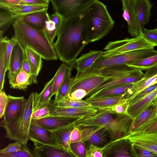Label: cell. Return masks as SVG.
Listing matches in <instances>:
<instances>
[{
	"label": "cell",
	"mask_w": 157,
	"mask_h": 157,
	"mask_svg": "<svg viewBox=\"0 0 157 157\" xmlns=\"http://www.w3.org/2000/svg\"><path fill=\"white\" fill-rule=\"evenodd\" d=\"M91 24L88 9L64 19L53 44L58 58L68 64L75 61L88 44Z\"/></svg>",
	"instance_id": "obj_1"
},
{
	"label": "cell",
	"mask_w": 157,
	"mask_h": 157,
	"mask_svg": "<svg viewBox=\"0 0 157 157\" xmlns=\"http://www.w3.org/2000/svg\"><path fill=\"white\" fill-rule=\"evenodd\" d=\"M133 120L128 114H117L110 112L106 108L98 109L94 115L77 120L75 123V127L103 126L108 132L111 142L128 138L132 134Z\"/></svg>",
	"instance_id": "obj_2"
},
{
	"label": "cell",
	"mask_w": 157,
	"mask_h": 157,
	"mask_svg": "<svg viewBox=\"0 0 157 157\" xmlns=\"http://www.w3.org/2000/svg\"><path fill=\"white\" fill-rule=\"evenodd\" d=\"M12 25L14 37L24 50L29 46L46 60L57 59L53 43L47 36L45 29L40 30L30 26L21 17L17 18Z\"/></svg>",
	"instance_id": "obj_3"
},
{
	"label": "cell",
	"mask_w": 157,
	"mask_h": 157,
	"mask_svg": "<svg viewBox=\"0 0 157 157\" xmlns=\"http://www.w3.org/2000/svg\"><path fill=\"white\" fill-rule=\"evenodd\" d=\"M36 92L30 94L21 110L9 123L1 126L6 131L5 137L27 145L29 140V131L33 111Z\"/></svg>",
	"instance_id": "obj_4"
},
{
	"label": "cell",
	"mask_w": 157,
	"mask_h": 157,
	"mask_svg": "<svg viewBox=\"0 0 157 157\" xmlns=\"http://www.w3.org/2000/svg\"><path fill=\"white\" fill-rule=\"evenodd\" d=\"M91 24L89 43L98 41L107 35L113 28L115 22L106 6L96 0L88 9Z\"/></svg>",
	"instance_id": "obj_5"
},
{
	"label": "cell",
	"mask_w": 157,
	"mask_h": 157,
	"mask_svg": "<svg viewBox=\"0 0 157 157\" xmlns=\"http://www.w3.org/2000/svg\"><path fill=\"white\" fill-rule=\"evenodd\" d=\"M156 54V51L152 49L137 50L112 56H102L91 67L101 69L114 66L130 64Z\"/></svg>",
	"instance_id": "obj_6"
},
{
	"label": "cell",
	"mask_w": 157,
	"mask_h": 157,
	"mask_svg": "<svg viewBox=\"0 0 157 157\" xmlns=\"http://www.w3.org/2000/svg\"><path fill=\"white\" fill-rule=\"evenodd\" d=\"M156 46L146 40L142 33L134 38L109 42L104 49L102 56H107L137 50L154 49Z\"/></svg>",
	"instance_id": "obj_7"
},
{
	"label": "cell",
	"mask_w": 157,
	"mask_h": 157,
	"mask_svg": "<svg viewBox=\"0 0 157 157\" xmlns=\"http://www.w3.org/2000/svg\"><path fill=\"white\" fill-rule=\"evenodd\" d=\"M100 70L90 67L84 72H77L75 77H73L70 94L78 89H84L88 93L98 86L111 79L101 75L99 73Z\"/></svg>",
	"instance_id": "obj_8"
},
{
	"label": "cell",
	"mask_w": 157,
	"mask_h": 157,
	"mask_svg": "<svg viewBox=\"0 0 157 157\" xmlns=\"http://www.w3.org/2000/svg\"><path fill=\"white\" fill-rule=\"evenodd\" d=\"M55 12L64 19L77 15L88 9L96 0H49Z\"/></svg>",
	"instance_id": "obj_9"
},
{
	"label": "cell",
	"mask_w": 157,
	"mask_h": 157,
	"mask_svg": "<svg viewBox=\"0 0 157 157\" xmlns=\"http://www.w3.org/2000/svg\"><path fill=\"white\" fill-rule=\"evenodd\" d=\"M103 147V157H138L134 145L128 138L109 142Z\"/></svg>",
	"instance_id": "obj_10"
},
{
	"label": "cell",
	"mask_w": 157,
	"mask_h": 157,
	"mask_svg": "<svg viewBox=\"0 0 157 157\" xmlns=\"http://www.w3.org/2000/svg\"><path fill=\"white\" fill-rule=\"evenodd\" d=\"M45 106L50 110L48 116H61L82 119L94 114L98 109L93 107H62L54 104L51 100Z\"/></svg>",
	"instance_id": "obj_11"
},
{
	"label": "cell",
	"mask_w": 157,
	"mask_h": 157,
	"mask_svg": "<svg viewBox=\"0 0 157 157\" xmlns=\"http://www.w3.org/2000/svg\"><path fill=\"white\" fill-rule=\"evenodd\" d=\"M157 121V102L155 100L139 115L133 118L131 135L144 132Z\"/></svg>",
	"instance_id": "obj_12"
},
{
	"label": "cell",
	"mask_w": 157,
	"mask_h": 157,
	"mask_svg": "<svg viewBox=\"0 0 157 157\" xmlns=\"http://www.w3.org/2000/svg\"><path fill=\"white\" fill-rule=\"evenodd\" d=\"M79 128L82 133L83 141L87 144H91L103 147L110 141L108 132L103 126H86Z\"/></svg>",
	"instance_id": "obj_13"
},
{
	"label": "cell",
	"mask_w": 157,
	"mask_h": 157,
	"mask_svg": "<svg viewBox=\"0 0 157 157\" xmlns=\"http://www.w3.org/2000/svg\"><path fill=\"white\" fill-rule=\"evenodd\" d=\"M136 0H121L123 17L127 23L128 33L134 37L143 33L140 30L136 15Z\"/></svg>",
	"instance_id": "obj_14"
},
{
	"label": "cell",
	"mask_w": 157,
	"mask_h": 157,
	"mask_svg": "<svg viewBox=\"0 0 157 157\" xmlns=\"http://www.w3.org/2000/svg\"><path fill=\"white\" fill-rule=\"evenodd\" d=\"M144 74L142 70L137 69L127 75L109 80L87 93L84 100L90 98L99 91L110 87L121 85L133 84L142 79Z\"/></svg>",
	"instance_id": "obj_15"
},
{
	"label": "cell",
	"mask_w": 157,
	"mask_h": 157,
	"mask_svg": "<svg viewBox=\"0 0 157 157\" xmlns=\"http://www.w3.org/2000/svg\"><path fill=\"white\" fill-rule=\"evenodd\" d=\"M29 140L33 142L60 147L53 132L40 126L33 119L29 128Z\"/></svg>",
	"instance_id": "obj_16"
},
{
	"label": "cell",
	"mask_w": 157,
	"mask_h": 157,
	"mask_svg": "<svg viewBox=\"0 0 157 157\" xmlns=\"http://www.w3.org/2000/svg\"><path fill=\"white\" fill-rule=\"evenodd\" d=\"M25 56V50L17 42L11 54L8 70V78L10 86L14 83L17 75L22 69Z\"/></svg>",
	"instance_id": "obj_17"
},
{
	"label": "cell",
	"mask_w": 157,
	"mask_h": 157,
	"mask_svg": "<svg viewBox=\"0 0 157 157\" xmlns=\"http://www.w3.org/2000/svg\"><path fill=\"white\" fill-rule=\"evenodd\" d=\"M49 5L17 4L0 3V8L8 11L16 18L37 11H47Z\"/></svg>",
	"instance_id": "obj_18"
},
{
	"label": "cell",
	"mask_w": 157,
	"mask_h": 157,
	"mask_svg": "<svg viewBox=\"0 0 157 157\" xmlns=\"http://www.w3.org/2000/svg\"><path fill=\"white\" fill-rule=\"evenodd\" d=\"M80 119L61 116H48L33 119L38 124L51 131H53L71 124Z\"/></svg>",
	"instance_id": "obj_19"
},
{
	"label": "cell",
	"mask_w": 157,
	"mask_h": 157,
	"mask_svg": "<svg viewBox=\"0 0 157 157\" xmlns=\"http://www.w3.org/2000/svg\"><path fill=\"white\" fill-rule=\"evenodd\" d=\"M128 139L134 145L157 154V132L132 134Z\"/></svg>",
	"instance_id": "obj_20"
},
{
	"label": "cell",
	"mask_w": 157,
	"mask_h": 157,
	"mask_svg": "<svg viewBox=\"0 0 157 157\" xmlns=\"http://www.w3.org/2000/svg\"><path fill=\"white\" fill-rule=\"evenodd\" d=\"M8 103L0 122V126L11 121L21 110L26 100L23 96L8 95Z\"/></svg>",
	"instance_id": "obj_21"
},
{
	"label": "cell",
	"mask_w": 157,
	"mask_h": 157,
	"mask_svg": "<svg viewBox=\"0 0 157 157\" xmlns=\"http://www.w3.org/2000/svg\"><path fill=\"white\" fill-rule=\"evenodd\" d=\"M32 152L35 157H73L69 152L62 148L33 142Z\"/></svg>",
	"instance_id": "obj_22"
},
{
	"label": "cell",
	"mask_w": 157,
	"mask_h": 157,
	"mask_svg": "<svg viewBox=\"0 0 157 157\" xmlns=\"http://www.w3.org/2000/svg\"><path fill=\"white\" fill-rule=\"evenodd\" d=\"M75 122L64 127L52 131L59 147L70 152L73 157H77L71 148L70 135L75 127Z\"/></svg>",
	"instance_id": "obj_23"
},
{
	"label": "cell",
	"mask_w": 157,
	"mask_h": 157,
	"mask_svg": "<svg viewBox=\"0 0 157 157\" xmlns=\"http://www.w3.org/2000/svg\"><path fill=\"white\" fill-rule=\"evenodd\" d=\"M103 51L91 50L82 55L75 62V67L77 72H82L90 68L96 60L102 55Z\"/></svg>",
	"instance_id": "obj_24"
},
{
	"label": "cell",
	"mask_w": 157,
	"mask_h": 157,
	"mask_svg": "<svg viewBox=\"0 0 157 157\" xmlns=\"http://www.w3.org/2000/svg\"><path fill=\"white\" fill-rule=\"evenodd\" d=\"M21 17L28 25L40 30L45 29L46 22L50 19L47 11L35 12Z\"/></svg>",
	"instance_id": "obj_25"
},
{
	"label": "cell",
	"mask_w": 157,
	"mask_h": 157,
	"mask_svg": "<svg viewBox=\"0 0 157 157\" xmlns=\"http://www.w3.org/2000/svg\"><path fill=\"white\" fill-rule=\"evenodd\" d=\"M157 98V87L152 91L136 103L128 106V114L134 118L139 115Z\"/></svg>",
	"instance_id": "obj_26"
},
{
	"label": "cell",
	"mask_w": 157,
	"mask_h": 157,
	"mask_svg": "<svg viewBox=\"0 0 157 157\" xmlns=\"http://www.w3.org/2000/svg\"><path fill=\"white\" fill-rule=\"evenodd\" d=\"M126 93L114 96H107L99 98H92L84 100L91 106L98 109L112 106L125 99Z\"/></svg>",
	"instance_id": "obj_27"
},
{
	"label": "cell",
	"mask_w": 157,
	"mask_h": 157,
	"mask_svg": "<svg viewBox=\"0 0 157 157\" xmlns=\"http://www.w3.org/2000/svg\"><path fill=\"white\" fill-rule=\"evenodd\" d=\"M152 6L149 0H136V15L140 30L142 32L144 26L149 21Z\"/></svg>",
	"instance_id": "obj_28"
},
{
	"label": "cell",
	"mask_w": 157,
	"mask_h": 157,
	"mask_svg": "<svg viewBox=\"0 0 157 157\" xmlns=\"http://www.w3.org/2000/svg\"><path fill=\"white\" fill-rule=\"evenodd\" d=\"M64 19L59 14L55 12L46 21L45 30L46 34L52 42L57 36Z\"/></svg>",
	"instance_id": "obj_29"
},
{
	"label": "cell",
	"mask_w": 157,
	"mask_h": 157,
	"mask_svg": "<svg viewBox=\"0 0 157 157\" xmlns=\"http://www.w3.org/2000/svg\"><path fill=\"white\" fill-rule=\"evenodd\" d=\"M137 69L128 64L114 66L101 69L100 74L110 79L127 75Z\"/></svg>",
	"instance_id": "obj_30"
},
{
	"label": "cell",
	"mask_w": 157,
	"mask_h": 157,
	"mask_svg": "<svg viewBox=\"0 0 157 157\" xmlns=\"http://www.w3.org/2000/svg\"><path fill=\"white\" fill-rule=\"evenodd\" d=\"M68 68L63 81L55 95L54 102L59 101L70 94L71 85L73 78L71 77V74L75 67L74 61L68 63Z\"/></svg>",
	"instance_id": "obj_31"
},
{
	"label": "cell",
	"mask_w": 157,
	"mask_h": 157,
	"mask_svg": "<svg viewBox=\"0 0 157 157\" xmlns=\"http://www.w3.org/2000/svg\"><path fill=\"white\" fill-rule=\"evenodd\" d=\"M25 50V56L30 67L31 74L36 77L42 66L43 57L29 47H27Z\"/></svg>",
	"instance_id": "obj_32"
},
{
	"label": "cell",
	"mask_w": 157,
	"mask_h": 157,
	"mask_svg": "<svg viewBox=\"0 0 157 157\" xmlns=\"http://www.w3.org/2000/svg\"><path fill=\"white\" fill-rule=\"evenodd\" d=\"M55 77V74L53 78L46 83L43 89L40 93L38 94L37 92H36L34 101L33 111L39 108L45 106L51 101L52 87Z\"/></svg>",
	"instance_id": "obj_33"
},
{
	"label": "cell",
	"mask_w": 157,
	"mask_h": 157,
	"mask_svg": "<svg viewBox=\"0 0 157 157\" xmlns=\"http://www.w3.org/2000/svg\"><path fill=\"white\" fill-rule=\"evenodd\" d=\"M37 83L36 77L22 69L17 75L14 83L10 86V87L25 90L28 86Z\"/></svg>",
	"instance_id": "obj_34"
},
{
	"label": "cell",
	"mask_w": 157,
	"mask_h": 157,
	"mask_svg": "<svg viewBox=\"0 0 157 157\" xmlns=\"http://www.w3.org/2000/svg\"><path fill=\"white\" fill-rule=\"evenodd\" d=\"M157 83V74L150 78H142L133 84L128 89L126 94V98H130L145 88Z\"/></svg>",
	"instance_id": "obj_35"
},
{
	"label": "cell",
	"mask_w": 157,
	"mask_h": 157,
	"mask_svg": "<svg viewBox=\"0 0 157 157\" xmlns=\"http://www.w3.org/2000/svg\"><path fill=\"white\" fill-rule=\"evenodd\" d=\"M132 85L133 84H124L110 87L99 91L90 98L122 94L126 93L128 89L131 87Z\"/></svg>",
	"instance_id": "obj_36"
},
{
	"label": "cell",
	"mask_w": 157,
	"mask_h": 157,
	"mask_svg": "<svg viewBox=\"0 0 157 157\" xmlns=\"http://www.w3.org/2000/svg\"><path fill=\"white\" fill-rule=\"evenodd\" d=\"M6 44L0 39V91L3 90L5 82V77L7 70L6 59Z\"/></svg>",
	"instance_id": "obj_37"
},
{
	"label": "cell",
	"mask_w": 157,
	"mask_h": 157,
	"mask_svg": "<svg viewBox=\"0 0 157 157\" xmlns=\"http://www.w3.org/2000/svg\"><path fill=\"white\" fill-rule=\"evenodd\" d=\"M68 64L63 63L60 66L56 72L51 95V98L57 93L64 79L68 68Z\"/></svg>",
	"instance_id": "obj_38"
},
{
	"label": "cell",
	"mask_w": 157,
	"mask_h": 157,
	"mask_svg": "<svg viewBox=\"0 0 157 157\" xmlns=\"http://www.w3.org/2000/svg\"><path fill=\"white\" fill-rule=\"evenodd\" d=\"M0 9V36H2L17 18L8 11L1 8Z\"/></svg>",
	"instance_id": "obj_39"
},
{
	"label": "cell",
	"mask_w": 157,
	"mask_h": 157,
	"mask_svg": "<svg viewBox=\"0 0 157 157\" xmlns=\"http://www.w3.org/2000/svg\"><path fill=\"white\" fill-rule=\"evenodd\" d=\"M53 102L54 104L59 107H82L91 106L84 100L73 99L69 96L59 101L55 102L53 101Z\"/></svg>",
	"instance_id": "obj_40"
},
{
	"label": "cell",
	"mask_w": 157,
	"mask_h": 157,
	"mask_svg": "<svg viewBox=\"0 0 157 157\" xmlns=\"http://www.w3.org/2000/svg\"><path fill=\"white\" fill-rule=\"evenodd\" d=\"M157 62V55H156L128 65L137 69L146 71L153 66Z\"/></svg>",
	"instance_id": "obj_41"
},
{
	"label": "cell",
	"mask_w": 157,
	"mask_h": 157,
	"mask_svg": "<svg viewBox=\"0 0 157 157\" xmlns=\"http://www.w3.org/2000/svg\"><path fill=\"white\" fill-rule=\"evenodd\" d=\"M157 87V83L143 89L128 99L129 106L134 104L154 90Z\"/></svg>",
	"instance_id": "obj_42"
},
{
	"label": "cell",
	"mask_w": 157,
	"mask_h": 157,
	"mask_svg": "<svg viewBox=\"0 0 157 157\" xmlns=\"http://www.w3.org/2000/svg\"><path fill=\"white\" fill-rule=\"evenodd\" d=\"M129 106L128 99L126 98L114 105L106 109L110 112L117 114H128Z\"/></svg>",
	"instance_id": "obj_43"
},
{
	"label": "cell",
	"mask_w": 157,
	"mask_h": 157,
	"mask_svg": "<svg viewBox=\"0 0 157 157\" xmlns=\"http://www.w3.org/2000/svg\"><path fill=\"white\" fill-rule=\"evenodd\" d=\"M0 157H35L32 152L27 145H22L19 150L7 154H0Z\"/></svg>",
	"instance_id": "obj_44"
},
{
	"label": "cell",
	"mask_w": 157,
	"mask_h": 157,
	"mask_svg": "<svg viewBox=\"0 0 157 157\" xmlns=\"http://www.w3.org/2000/svg\"><path fill=\"white\" fill-rule=\"evenodd\" d=\"M0 39L5 41L6 44V59L7 65V70H8L10 59L11 54L15 45L17 43V41L14 36L11 39H8L7 37H0Z\"/></svg>",
	"instance_id": "obj_45"
},
{
	"label": "cell",
	"mask_w": 157,
	"mask_h": 157,
	"mask_svg": "<svg viewBox=\"0 0 157 157\" xmlns=\"http://www.w3.org/2000/svg\"><path fill=\"white\" fill-rule=\"evenodd\" d=\"M104 148L93 144H88L85 157H103Z\"/></svg>",
	"instance_id": "obj_46"
},
{
	"label": "cell",
	"mask_w": 157,
	"mask_h": 157,
	"mask_svg": "<svg viewBox=\"0 0 157 157\" xmlns=\"http://www.w3.org/2000/svg\"><path fill=\"white\" fill-rule=\"evenodd\" d=\"M70 147L71 149L77 157H85L86 147L84 142L81 141L71 143Z\"/></svg>",
	"instance_id": "obj_47"
},
{
	"label": "cell",
	"mask_w": 157,
	"mask_h": 157,
	"mask_svg": "<svg viewBox=\"0 0 157 157\" xmlns=\"http://www.w3.org/2000/svg\"><path fill=\"white\" fill-rule=\"evenodd\" d=\"M49 113V108L44 106L34 111L32 113V118L33 119H40L48 116Z\"/></svg>",
	"instance_id": "obj_48"
},
{
	"label": "cell",
	"mask_w": 157,
	"mask_h": 157,
	"mask_svg": "<svg viewBox=\"0 0 157 157\" xmlns=\"http://www.w3.org/2000/svg\"><path fill=\"white\" fill-rule=\"evenodd\" d=\"M22 145L17 141L9 144L4 148L1 150L0 154H7L13 152L20 150L22 147Z\"/></svg>",
	"instance_id": "obj_49"
},
{
	"label": "cell",
	"mask_w": 157,
	"mask_h": 157,
	"mask_svg": "<svg viewBox=\"0 0 157 157\" xmlns=\"http://www.w3.org/2000/svg\"><path fill=\"white\" fill-rule=\"evenodd\" d=\"M143 34L147 41L157 46V33L143 28Z\"/></svg>",
	"instance_id": "obj_50"
},
{
	"label": "cell",
	"mask_w": 157,
	"mask_h": 157,
	"mask_svg": "<svg viewBox=\"0 0 157 157\" xmlns=\"http://www.w3.org/2000/svg\"><path fill=\"white\" fill-rule=\"evenodd\" d=\"M138 157H156L157 154L150 151L134 145Z\"/></svg>",
	"instance_id": "obj_51"
},
{
	"label": "cell",
	"mask_w": 157,
	"mask_h": 157,
	"mask_svg": "<svg viewBox=\"0 0 157 157\" xmlns=\"http://www.w3.org/2000/svg\"><path fill=\"white\" fill-rule=\"evenodd\" d=\"M81 141H83L81 129L79 127H75L71 134V143Z\"/></svg>",
	"instance_id": "obj_52"
},
{
	"label": "cell",
	"mask_w": 157,
	"mask_h": 157,
	"mask_svg": "<svg viewBox=\"0 0 157 157\" xmlns=\"http://www.w3.org/2000/svg\"><path fill=\"white\" fill-rule=\"evenodd\" d=\"M8 102V95L4 90L0 91V118L2 119Z\"/></svg>",
	"instance_id": "obj_53"
},
{
	"label": "cell",
	"mask_w": 157,
	"mask_h": 157,
	"mask_svg": "<svg viewBox=\"0 0 157 157\" xmlns=\"http://www.w3.org/2000/svg\"><path fill=\"white\" fill-rule=\"evenodd\" d=\"M87 94L85 90L78 89L71 92L69 96L73 99L80 100L85 98Z\"/></svg>",
	"instance_id": "obj_54"
},
{
	"label": "cell",
	"mask_w": 157,
	"mask_h": 157,
	"mask_svg": "<svg viewBox=\"0 0 157 157\" xmlns=\"http://www.w3.org/2000/svg\"><path fill=\"white\" fill-rule=\"evenodd\" d=\"M157 74V62L151 68L146 70L144 74L143 78H150Z\"/></svg>",
	"instance_id": "obj_55"
},
{
	"label": "cell",
	"mask_w": 157,
	"mask_h": 157,
	"mask_svg": "<svg viewBox=\"0 0 157 157\" xmlns=\"http://www.w3.org/2000/svg\"><path fill=\"white\" fill-rule=\"evenodd\" d=\"M27 4L32 5H49V0H21Z\"/></svg>",
	"instance_id": "obj_56"
},
{
	"label": "cell",
	"mask_w": 157,
	"mask_h": 157,
	"mask_svg": "<svg viewBox=\"0 0 157 157\" xmlns=\"http://www.w3.org/2000/svg\"><path fill=\"white\" fill-rule=\"evenodd\" d=\"M0 3H8L17 4H28L21 0H0Z\"/></svg>",
	"instance_id": "obj_57"
},
{
	"label": "cell",
	"mask_w": 157,
	"mask_h": 157,
	"mask_svg": "<svg viewBox=\"0 0 157 157\" xmlns=\"http://www.w3.org/2000/svg\"><path fill=\"white\" fill-rule=\"evenodd\" d=\"M22 69L28 73L31 74L30 67L26 57L25 55L23 62Z\"/></svg>",
	"instance_id": "obj_58"
},
{
	"label": "cell",
	"mask_w": 157,
	"mask_h": 157,
	"mask_svg": "<svg viewBox=\"0 0 157 157\" xmlns=\"http://www.w3.org/2000/svg\"><path fill=\"white\" fill-rule=\"evenodd\" d=\"M157 132V121L145 130V132Z\"/></svg>",
	"instance_id": "obj_59"
},
{
	"label": "cell",
	"mask_w": 157,
	"mask_h": 157,
	"mask_svg": "<svg viewBox=\"0 0 157 157\" xmlns=\"http://www.w3.org/2000/svg\"><path fill=\"white\" fill-rule=\"evenodd\" d=\"M150 30L152 31L157 33V28L153 29H150Z\"/></svg>",
	"instance_id": "obj_60"
},
{
	"label": "cell",
	"mask_w": 157,
	"mask_h": 157,
	"mask_svg": "<svg viewBox=\"0 0 157 157\" xmlns=\"http://www.w3.org/2000/svg\"><path fill=\"white\" fill-rule=\"evenodd\" d=\"M155 101L157 102V98L155 99Z\"/></svg>",
	"instance_id": "obj_61"
},
{
	"label": "cell",
	"mask_w": 157,
	"mask_h": 157,
	"mask_svg": "<svg viewBox=\"0 0 157 157\" xmlns=\"http://www.w3.org/2000/svg\"><path fill=\"white\" fill-rule=\"evenodd\" d=\"M156 20H157V18L156 19Z\"/></svg>",
	"instance_id": "obj_62"
},
{
	"label": "cell",
	"mask_w": 157,
	"mask_h": 157,
	"mask_svg": "<svg viewBox=\"0 0 157 157\" xmlns=\"http://www.w3.org/2000/svg\"></svg>",
	"instance_id": "obj_63"
}]
</instances>
